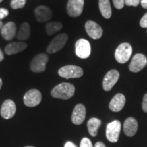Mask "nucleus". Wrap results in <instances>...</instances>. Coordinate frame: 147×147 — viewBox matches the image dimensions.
<instances>
[{"label":"nucleus","instance_id":"f257e3e1","mask_svg":"<svg viewBox=\"0 0 147 147\" xmlns=\"http://www.w3.org/2000/svg\"><path fill=\"white\" fill-rule=\"evenodd\" d=\"M75 93L74 85L68 82H63L53 88L51 92L53 97L61 100H68L73 97Z\"/></svg>","mask_w":147,"mask_h":147},{"label":"nucleus","instance_id":"f03ea898","mask_svg":"<svg viewBox=\"0 0 147 147\" xmlns=\"http://www.w3.org/2000/svg\"><path fill=\"white\" fill-rule=\"evenodd\" d=\"M132 54V47L127 42L121 44L116 49L115 56L117 61L119 63H125L129 60Z\"/></svg>","mask_w":147,"mask_h":147},{"label":"nucleus","instance_id":"7ed1b4c3","mask_svg":"<svg viewBox=\"0 0 147 147\" xmlns=\"http://www.w3.org/2000/svg\"><path fill=\"white\" fill-rule=\"evenodd\" d=\"M59 75L62 78H78L83 75V70L80 67L74 65H68L61 67L58 71Z\"/></svg>","mask_w":147,"mask_h":147},{"label":"nucleus","instance_id":"20e7f679","mask_svg":"<svg viewBox=\"0 0 147 147\" xmlns=\"http://www.w3.org/2000/svg\"><path fill=\"white\" fill-rule=\"evenodd\" d=\"M49 56L45 53H40L37 55L31 62V70L36 73L45 71L47 68V63L49 61Z\"/></svg>","mask_w":147,"mask_h":147},{"label":"nucleus","instance_id":"39448f33","mask_svg":"<svg viewBox=\"0 0 147 147\" xmlns=\"http://www.w3.org/2000/svg\"><path fill=\"white\" fill-rule=\"evenodd\" d=\"M68 40V36L65 34H61L57 36L49 44L47 49L49 54H53L61 50Z\"/></svg>","mask_w":147,"mask_h":147},{"label":"nucleus","instance_id":"423d86ee","mask_svg":"<svg viewBox=\"0 0 147 147\" xmlns=\"http://www.w3.org/2000/svg\"><path fill=\"white\" fill-rule=\"evenodd\" d=\"M121 123L118 120H115L108 124L106 127V136L110 142H117L121 133Z\"/></svg>","mask_w":147,"mask_h":147},{"label":"nucleus","instance_id":"0eeeda50","mask_svg":"<svg viewBox=\"0 0 147 147\" xmlns=\"http://www.w3.org/2000/svg\"><path fill=\"white\" fill-rule=\"evenodd\" d=\"M42 99V93L37 89L29 90L23 97L24 104L28 107H35L39 105Z\"/></svg>","mask_w":147,"mask_h":147},{"label":"nucleus","instance_id":"6e6552de","mask_svg":"<svg viewBox=\"0 0 147 147\" xmlns=\"http://www.w3.org/2000/svg\"><path fill=\"white\" fill-rule=\"evenodd\" d=\"M75 51H76V55L79 58L87 59L91 55V45L88 40L80 39L76 42Z\"/></svg>","mask_w":147,"mask_h":147},{"label":"nucleus","instance_id":"1a4fd4ad","mask_svg":"<svg viewBox=\"0 0 147 147\" xmlns=\"http://www.w3.org/2000/svg\"><path fill=\"white\" fill-rule=\"evenodd\" d=\"M147 64V58L141 53H138L132 58L131 63L129 65V69L131 72H139L146 67Z\"/></svg>","mask_w":147,"mask_h":147},{"label":"nucleus","instance_id":"9d476101","mask_svg":"<svg viewBox=\"0 0 147 147\" xmlns=\"http://www.w3.org/2000/svg\"><path fill=\"white\" fill-rule=\"evenodd\" d=\"M120 74L116 69H112L106 74L103 80V89L104 91H109L113 89L117 82L118 81Z\"/></svg>","mask_w":147,"mask_h":147},{"label":"nucleus","instance_id":"9b49d317","mask_svg":"<svg viewBox=\"0 0 147 147\" xmlns=\"http://www.w3.org/2000/svg\"><path fill=\"white\" fill-rule=\"evenodd\" d=\"M84 0H69L67 5V12L71 17H77L82 13Z\"/></svg>","mask_w":147,"mask_h":147},{"label":"nucleus","instance_id":"f8f14e48","mask_svg":"<svg viewBox=\"0 0 147 147\" xmlns=\"http://www.w3.org/2000/svg\"><path fill=\"white\" fill-rule=\"evenodd\" d=\"M85 30L90 38L93 40H98L102 38L103 34V29L97 23L93 21H88L86 22Z\"/></svg>","mask_w":147,"mask_h":147},{"label":"nucleus","instance_id":"ddd939ff","mask_svg":"<svg viewBox=\"0 0 147 147\" xmlns=\"http://www.w3.org/2000/svg\"><path fill=\"white\" fill-rule=\"evenodd\" d=\"M16 111V104L13 101L7 100L1 105L0 113L5 119H10L14 117Z\"/></svg>","mask_w":147,"mask_h":147},{"label":"nucleus","instance_id":"4468645a","mask_svg":"<svg viewBox=\"0 0 147 147\" xmlns=\"http://www.w3.org/2000/svg\"><path fill=\"white\" fill-rule=\"evenodd\" d=\"M86 117V108L82 104H78L74 108L71 115V121L74 124L79 125L84 122Z\"/></svg>","mask_w":147,"mask_h":147},{"label":"nucleus","instance_id":"2eb2a0df","mask_svg":"<svg viewBox=\"0 0 147 147\" xmlns=\"http://www.w3.org/2000/svg\"><path fill=\"white\" fill-rule=\"evenodd\" d=\"M35 15L38 22L45 23L51 19L53 12L50 8L45 5H40L35 10Z\"/></svg>","mask_w":147,"mask_h":147},{"label":"nucleus","instance_id":"dca6fc26","mask_svg":"<svg viewBox=\"0 0 147 147\" xmlns=\"http://www.w3.org/2000/svg\"><path fill=\"white\" fill-rule=\"evenodd\" d=\"M126 98L122 93H118L114 96L109 104V108L111 111L117 113L121 111L125 105Z\"/></svg>","mask_w":147,"mask_h":147},{"label":"nucleus","instance_id":"f3484780","mask_svg":"<svg viewBox=\"0 0 147 147\" xmlns=\"http://www.w3.org/2000/svg\"><path fill=\"white\" fill-rule=\"evenodd\" d=\"M138 127V124L136 119L133 117H129L125 121L123 125V131L126 136L132 137L136 134Z\"/></svg>","mask_w":147,"mask_h":147},{"label":"nucleus","instance_id":"a211bd4d","mask_svg":"<svg viewBox=\"0 0 147 147\" xmlns=\"http://www.w3.org/2000/svg\"><path fill=\"white\" fill-rule=\"evenodd\" d=\"M1 36L5 40H12L16 34V26L14 22H8L3 25L1 30Z\"/></svg>","mask_w":147,"mask_h":147},{"label":"nucleus","instance_id":"6ab92c4d","mask_svg":"<svg viewBox=\"0 0 147 147\" xmlns=\"http://www.w3.org/2000/svg\"><path fill=\"white\" fill-rule=\"evenodd\" d=\"M27 45L23 42H14L8 44L5 48V53L8 55L17 54L25 50Z\"/></svg>","mask_w":147,"mask_h":147},{"label":"nucleus","instance_id":"aec40b11","mask_svg":"<svg viewBox=\"0 0 147 147\" xmlns=\"http://www.w3.org/2000/svg\"><path fill=\"white\" fill-rule=\"evenodd\" d=\"M31 36V28L30 25L28 23H23L21 24L20 26L19 31H18L17 35H16V38L18 40L24 41L27 40Z\"/></svg>","mask_w":147,"mask_h":147},{"label":"nucleus","instance_id":"412c9836","mask_svg":"<svg viewBox=\"0 0 147 147\" xmlns=\"http://www.w3.org/2000/svg\"><path fill=\"white\" fill-rule=\"evenodd\" d=\"M101 125H102V121L100 119L95 118V117L89 119L87 123V127L89 133L91 136H96L97 130L100 128Z\"/></svg>","mask_w":147,"mask_h":147},{"label":"nucleus","instance_id":"4be33fe9","mask_svg":"<svg viewBox=\"0 0 147 147\" xmlns=\"http://www.w3.org/2000/svg\"><path fill=\"white\" fill-rule=\"evenodd\" d=\"M99 8L102 15L105 18H110L112 15L111 6L109 0H99Z\"/></svg>","mask_w":147,"mask_h":147},{"label":"nucleus","instance_id":"5701e85b","mask_svg":"<svg viewBox=\"0 0 147 147\" xmlns=\"http://www.w3.org/2000/svg\"><path fill=\"white\" fill-rule=\"evenodd\" d=\"M62 27H63V25L60 22H50L46 25L47 34L49 36H52L60 31Z\"/></svg>","mask_w":147,"mask_h":147},{"label":"nucleus","instance_id":"b1692460","mask_svg":"<svg viewBox=\"0 0 147 147\" xmlns=\"http://www.w3.org/2000/svg\"><path fill=\"white\" fill-rule=\"evenodd\" d=\"M27 0H12L10 3V5L12 9L16 10V9L23 8L25 5Z\"/></svg>","mask_w":147,"mask_h":147},{"label":"nucleus","instance_id":"393cba45","mask_svg":"<svg viewBox=\"0 0 147 147\" xmlns=\"http://www.w3.org/2000/svg\"><path fill=\"white\" fill-rule=\"evenodd\" d=\"M80 147H93L91 140L88 138H83L80 142Z\"/></svg>","mask_w":147,"mask_h":147},{"label":"nucleus","instance_id":"a878e982","mask_svg":"<svg viewBox=\"0 0 147 147\" xmlns=\"http://www.w3.org/2000/svg\"><path fill=\"white\" fill-rule=\"evenodd\" d=\"M115 7L118 10H121L124 7L125 0H113Z\"/></svg>","mask_w":147,"mask_h":147},{"label":"nucleus","instance_id":"bb28decb","mask_svg":"<svg viewBox=\"0 0 147 147\" xmlns=\"http://www.w3.org/2000/svg\"><path fill=\"white\" fill-rule=\"evenodd\" d=\"M140 3V0H125V4L127 6L136 7Z\"/></svg>","mask_w":147,"mask_h":147},{"label":"nucleus","instance_id":"cd10ccee","mask_svg":"<svg viewBox=\"0 0 147 147\" xmlns=\"http://www.w3.org/2000/svg\"><path fill=\"white\" fill-rule=\"evenodd\" d=\"M140 25L142 28H147V12L141 18L140 21Z\"/></svg>","mask_w":147,"mask_h":147},{"label":"nucleus","instance_id":"c85d7f7f","mask_svg":"<svg viewBox=\"0 0 147 147\" xmlns=\"http://www.w3.org/2000/svg\"><path fill=\"white\" fill-rule=\"evenodd\" d=\"M9 14V11L7 9L0 8V20L3 19L8 16Z\"/></svg>","mask_w":147,"mask_h":147},{"label":"nucleus","instance_id":"c756f323","mask_svg":"<svg viewBox=\"0 0 147 147\" xmlns=\"http://www.w3.org/2000/svg\"><path fill=\"white\" fill-rule=\"evenodd\" d=\"M142 110L144 113H147V93L144 95V97H143V101H142Z\"/></svg>","mask_w":147,"mask_h":147},{"label":"nucleus","instance_id":"7c9ffc66","mask_svg":"<svg viewBox=\"0 0 147 147\" xmlns=\"http://www.w3.org/2000/svg\"><path fill=\"white\" fill-rule=\"evenodd\" d=\"M140 4L144 9H147V0H140Z\"/></svg>","mask_w":147,"mask_h":147},{"label":"nucleus","instance_id":"2f4dec72","mask_svg":"<svg viewBox=\"0 0 147 147\" xmlns=\"http://www.w3.org/2000/svg\"><path fill=\"white\" fill-rule=\"evenodd\" d=\"M64 147H77V146L74 144L73 142H67L65 143V146H64Z\"/></svg>","mask_w":147,"mask_h":147},{"label":"nucleus","instance_id":"473e14b6","mask_svg":"<svg viewBox=\"0 0 147 147\" xmlns=\"http://www.w3.org/2000/svg\"><path fill=\"white\" fill-rule=\"evenodd\" d=\"M94 147H106V145L102 142H97L95 143Z\"/></svg>","mask_w":147,"mask_h":147},{"label":"nucleus","instance_id":"72a5a7b5","mask_svg":"<svg viewBox=\"0 0 147 147\" xmlns=\"http://www.w3.org/2000/svg\"><path fill=\"white\" fill-rule=\"evenodd\" d=\"M3 59H4V55H3V53L1 50V49H0V62L2 61Z\"/></svg>","mask_w":147,"mask_h":147},{"label":"nucleus","instance_id":"f704fd0d","mask_svg":"<svg viewBox=\"0 0 147 147\" xmlns=\"http://www.w3.org/2000/svg\"><path fill=\"white\" fill-rule=\"evenodd\" d=\"M3 23L2 21H0V30H1V29H2V27H3Z\"/></svg>","mask_w":147,"mask_h":147},{"label":"nucleus","instance_id":"c9c22d12","mask_svg":"<svg viewBox=\"0 0 147 147\" xmlns=\"http://www.w3.org/2000/svg\"><path fill=\"white\" fill-rule=\"evenodd\" d=\"M1 86H2V80H1V78H0V89H1Z\"/></svg>","mask_w":147,"mask_h":147},{"label":"nucleus","instance_id":"e433bc0d","mask_svg":"<svg viewBox=\"0 0 147 147\" xmlns=\"http://www.w3.org/2000/svg\"><path fill=\"white\" fill-rule=\"evenodd\" d=\"M25 147H34V146H25Z\"/></svg>","mask_w":147,"mask_h":147},{"label":"nucleus","instance_id":"4c0bfd02","mask_svg":"<svg viewBox=\"0 0 147 147\" xmlns=\"http://www.w3.org/2000/svg\"><path fill=\"white\" fill-rule=\"evenodd\" d=\"M2 1H3V0H0V3H1Z\"/></svg>","mask_w":147,"mask_h":147}]
</instances>
